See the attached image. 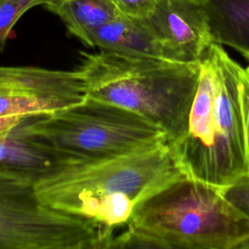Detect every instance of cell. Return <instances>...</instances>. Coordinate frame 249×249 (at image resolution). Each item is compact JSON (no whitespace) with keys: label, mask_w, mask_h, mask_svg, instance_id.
Listing matches in <instances>:
<instances>
[{"label":"cell","mask_w":249,"mask_h":249,"mask_svg":"<svg viewBox=\"0 0 249 249\" xmlns=\"http://www.w3.org/2000/svg\"><path fill=\"white\" fill-rule=\"evenodd\" d=\"M186 177L167 141L68 165L38 180L35 192L44 205L89 221L112 242L114 231L127 227L141 203Z\"/></svg>","instance_id":"6da1fadb"},{"label":"cell","mask_w":249,"mask_h":249,"mask_svg":"<svg viewBox=\"0 0 249 249\" xmlns=\"http://www.w3.org/2000/svg\"><path fill=\"white\" fill-rule=\"evenodd\" d=\"M243 70L215 42L200 59L187 131L171 144L188 177L222 188L249 176L239 92Z\"/></svg>","instance_id":"7a4b0ae2"},{"label":"cell","mask_w":249,"mask_h":249,"mask_svg":"<svg viewBox=\"0 0 249 249\" xmlns=\"http://www.w3.org/2000/svg\"><path fill=\"white\" fill-rule=\"evenodd\" d=\"M127 247L249 249V220L220 188L186 177L137 207L110 245Z\"/></svg>","instance_id":"3957f363"},{"label":"cell","mask_w":249,"mask_h":249,"mask_svg":"<svg viewBox=\"0 0 249 249\" xmlns=\"http://www.w3.org/2000/svg\"><path fill=\"white\" fill-rule=\"evenodd\" d=\"M88 96L132 111L161 128L170 144L187 131L200 61L180 63L113 53H82Z\"/></svg>","instance_id":"277c9868"},{"label":"cell","mask_w":249,"mask_h":249,"mask_svg":"<svg viewBox=\"0 0 249 249\" xmlns=\"http://www.w3.org/2000/svg\"><path fill=\"white\" fill-rule=\"evenodd\" d=\"M15 130L75 163L114 158L168 141L161 128L140 115L90 96L60 110L32 116Z\"/></svg>","instance_id":"5b68a950"},{"label":"cell","mask_w":249,"mask_h":249,"mask_svg":"<svg viewBox=\"0 0 249 249\" xmlns=\"http://www.w3.org/2000/svg\"><path fill=\"white\" fill-rule=\"evenodd\" d=\"M32 178L0 171V249H105L89 221L44 205Z\"/></svg>","instance_id":"8992f818"},{"label":"cell","mask_w":249,"mask_h":249,"mask_svg":"<svg viewBox=\"0 0 249 249\" xmlns=\"http://www.w3.org/2000/svg\"><path fill=\"white\" fill-rule=\"evenodd\" d=\"M88 97L82 73L37 66H0V118L40 116Z\"/></svg>","instance_id":"52a82bcc"},{"label":"cell","mask_w":249,"mask_h":249,"mask_svg":"<svg viewBox=\"0 0 249 249\" xmlns=\"http://www.w3.org/2000/svg\"><path fill=\"white\" fill-rule=\"evenodd\" d=\"M142 19L169 61L199 62L213 43L200 0H160Z\"/></svg>","instance_id":"ba28073f"},{"label":"cell","mask_w":249,"mask_h":249,"mask_svg":"<svg viewBox=\"0 0 249 249\" xmlns=\"http://www.w3.org/2000/svg\"><path fill=\"white\" fill-rule=\"evenodd\" d=\"M40 144L20 135L15 128L0 131V171L34 179L36 182L74 164Z\"/></svg>","instance_id":"9c48e42d"},{"label":"cell","mask_w":249,"mask_h":249,"mask_svg":"<svg viewBox=\"0 0 249 249\" xmlns=\"http://www.w3.org/2000/svg\"><path fill=\"white\" fill-rule=\"evenodd\" d=\"M89 47L124 56L168 60L145 22L124 15L95 29Z\"/></svg>","instance_id":"30bf717a"},{"label":"cell","mask_w":249,"mask_h":249,"mask_svg":"<svg viewBox=\"0 0 249 249\" xmlns=\"http://www.w3.org/2000/svg\"><path fill=\"white\" fill-rule=\"evenodd\" d=\"M213 42L240 53L249 61V0H200Z\"/></svg>","instance_id":"8fae6325"},{"label":"cell","mask_w":249,"mask_h":249,"mask_svg":"<svg viewBox=\"0 0 249 249\" xmlns=\"http://www.w3.org/2000/svg\"><path fill=\"white\" fill-rule=\"evenodd\" d=\"M43 7L87 47L95 29L122 15L114 0H47Z\"/></svg>","instance_id":"7c38bea8"},{"label":"cell","mask_w":249,"mask_h":249,"mask_svg":"<svg viewBox=\"0 0 249 249\" xmlns=\"http://www.w3.org/2000/svg\"><path fill=\"white\" fill-rule=\"evenodd\" d=\"M47 0H0V51H3L17 21L28 10L43 6Z\"/></svg>","instance_id":"4fadbf2b"},{"label":"cell","mask_w":249,"mask_h":249,"mask_svg":"<svg viewBox=\"0 0 249 249\" xmlns=\"http://www.w3.org/2000/svg\"><path fill=\"white\" fill-rule=\"evenodd\" d=\"M220 191L226 200L249 220V176L222 187Z\"/></svg>","instance_id":"5bb4252c"},{"label":"cell","mask_w":249,"mask_h":249,"mask_svg":"<svg viewBox=\"0 0 249 249\" xmlns=\"http://www.w3.org/2000/svg\"><path fill=\"white\" fill-rule=\"evenodd\" d=\"M159 1L160 0H114L122 15L134 18H146Z\"/></svg>","instance_id":"9a60e30c"},{"label":"cell","mask_w":249,"mask_h":249,"mask_svg":"<svg viewBox=\"0 0 249 249\" xmlns=\"http://www.w3.org/2000/svg\"><path fill=\"white\" fill-rule=\"evenodd\" d=\"M240 92V104H241V113H242V122H243V130H244V139L246 152L249 162V75L244 68L239 85Z\"/></svg>","instance_id":"2e32d148"},{"label":"cell","mask_w":249,"mask_h":249,"mask_svg":"<svg viewBox=\"0 0 249 249\" xmlns=\"http://www.w3.org/2000/svg\"><path fill=\"white\" fill-rule=\"evenodd\" d=\"M32 116H10V117H2L0 118V131L10 130L15 128L19 124L24 122L26 119Z\"/></svg>","instance_id":"e0dca14e"},{"label":"cell","mask_w":249,"mask_h":249,"mask_svg":"<svg viewBox=\"0 0 249 249\" xmlns=\"http://www.w3.org/2000/svg\"><path fill=\"white\" fill-rule=\"evenodd\" d=\"M245 69H246V71H247V73H248V75H249V65H248Z\"/></svg>","instance_id":"ac0fdd59"}]
</instances>
